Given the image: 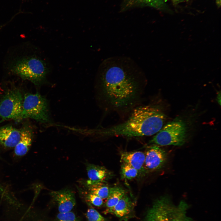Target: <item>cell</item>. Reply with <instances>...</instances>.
Instances as JSON below:
<instances>
[{"label": "cell", "instance_id": "5b68a950", "mask_svg": "<svg viewBox=\"0 0 221 221\" xmlns=\"http://www.w3.org/2000/svg\"><path fill=\"white\" fill-rule=\"evenodd\" d=\"M187 136L185 123L177 118L164 126L149 141V145L180 146L185 143Z\"/></svg>", "mask_w": 221, "mask_h": 221}, {"label": "cell", "instance_id": "52a82bcc", "mask_svg": "<svg viewBox=\"0 0 221 221\" xmlns=\"http://www.w3.org/2000/svg\"><path fill=\"white\" fill-rule=\"evenodd\" d=\"M23 97L19 90L14 89L7 91L0 101V117L2 120H21Z\"/></svg>", "mask_w": 221, "mask_h": 221}, {"label": "cell", "instance_id": "44dd1931", "mask_svg": "<svg viewBox=\"0 0 221 221\" xmlns=\"http://www.w3.org/2000/svg\"><path fill=\"white\" fill-rule=\"evenodd\" d=\"M56 221H80L75 213L71 211L59 213L56 216Z\"/></svg>", "mask_w": 221, "mask_h": 221}, {"label": "cell", "instance_id": "8992f818", "mask_svg": "<svg viewBox=\"0 0 221 221\" xmlns=\"http://www.w3.org/2000/svg\"><path fill=\"white\" fill-rule=\"evenodd\" d=\"M49 113L46 99L39 93L27 94L23 97L21 120L31 118L46 123L50 120Z\"/></svg>", "mask_w": 221, "mask_h": 221}, {"label": "cell", "instance_id": "7402d4cb", "mask_svg": "<svg viewBox=\"0 0 221 221\" xmlns=\"http://www.w3.org/2000/svg\"><path fill=\"white\" fill-rule=\"evenodd\" d=\"M216 3L218 7L220 6L221 5V0H216Z\"/></svg>", "mask_w": 221, "mask_h": 221}, {"label": "cell", "instance_id": "30bf717a", "mask_svg": "<svg viewBox=\"0 0 221 221\" xmlns=\"http://www.w3.org/2000/svg\"><path fill=\"white\" fill-rule=\"evenodd\" d=\"M50 195L57 203L59 213L71 211L76 205L75 194L70 189L52 191Z\"/></svg>", "mask_w": 221, "mask_h": 221}, {"label": "cell", "instance_id": "9a60e30c", "mask_svg": "<svg viewBox=\"0 0 221 221\" xmlns=\"http://www.w3.org/2000/svg\"><path fill=\"white\" fill-rule=\"evenodd\" d=\"M82 182L83 188L97 195L103 199H107L109 194L110 187L106 184V182L87 184L85 181Z\"/></svg>", "mask_w": 221, "mask_h": 221}, {"label": "cell", "instance_id": "8fae6325", "mask_svg": "<svg viewBox=\"0 0 221 221\" xmlns=\"http://www.w3.org/2000/svg\"><path fill=\"white\" fill-rule=\"evenodd\" d=\"M145 157V153L142 151L125 152L121 153V161L136 169L139 174H143Z\"/></svg>", "mask_w": 221, "mask_h": 221}, {"label": "cell", "instance_id": "d6986e66", "mask_svg": "<svg viewBox=\"0 0 221 221\" xmlns=\"http://www.w3.org/2000/svg\"><path fill=\"white\" fill-rule=\"evenodd\" d=\"M121 174L122 178L131 180L136 177L139 174L138 171L129 165L122 163Z\"/></svg>", "mask_w": 221, "mask_h": 221}, {"label": "cell", "instance_id": "ffe728a7", "mask_svg": "<svg viewBox=\"0 0 221 221\" xmlns=\"http://www.w3.org/2000/svg\"><path fill=\"white\" fill-rule=\"evenodd\" d=\"M86 216L87 221H108L107 219L92 207L88 209Z\"/></svg>", "mask_w": 221, "mask_h": 221}, {"label": "cell", "instance_id": "cb8c5ba5", "mask_svg": "<svg viewBox=\"0 0 221 221\" xmlns=\"http://www.w3.org/2000/svg\"><path fill=\"white\" fill-rule=\"evenodd\" d=\"M2 27H3V26L0 27V29H1L2 28Z\"/></svg>", "mask_w": 221, "mask_h": 221}, {"label": "cell", "instance_id": "5bb4252c", "mask_svg": "<svg viewBox=\"0 0 221 221\" xmlns=\"http://www.w3.org/2000/svg\"><path fill=\"white\" fill-rule=\"evenodd\" d=\"M20 140L14 147V152L18 156L25 155L28 152L31 145L32 133L29 129L25 128L21 130Z\"/></svg>", "mask_w": 221, "mask_h": 221}, {"label": "cell", "instance_id": "7c38bea8", "mask_svg": "<svg viewBox=\"0 0 221 221\" xmlns=\"http://www.w3.org/2000/svg\"><path fill=\"white\" fill-rule=\"evenodd\" d=\"M21 132L10 126L0 127V144L6 147H14L20 140Z\"/></svg>", "mask_w": 221, "mask_h": 221}, {"label": "cell", "instance_id": "7a4b0ae2", "mask_svg": "<svg viewBox=\"0 0 221 221\" xmlns=\"http://www.w3.org/2000/svg\"><path fill=\"white\" fill-rule=\"evenodd\" d=\"M166 116L157 106L149 104L134 108L125 122L110 127L95 130L103 137H126L150 136L162 128Z\"/></svg>", "mask_w": 221, "mask_h": 221}, {"label": "cell", "instance_id": "e0dca14e", "mask_svg": "<svg viewBox=\"0 0 221 221\" xmlns=\"http://www.w3.org/2000/svg\"><path fill=\"white\" fill-rule=\"evenodd\" d=\"M126 194L125 190L122 187L118 186L110 187L106 203V210L114 207Z\"/></svg>", "mask_w": 221, "mask_h": 221}, {"label": "cell", "instance_id": "603a6c76", "mask_svg": "<svg viewBox=\"0 0 221 221\" xmlns=\"http://www.w3.org/2000/svg\"><path fill=\"white\" fill-rule=\"evenodd\" d=\"M3 121L2 120H0V123H1L2 122H3Z\"/></svg>", "mask_w": 221, "mask_h": 221}, {"label": "cell", "instance_id": "2e32d148", "mask_svg": "<svg viewBox=\"0 0 221 221\" xmlns=\"http://www.w3.org/2000/svg\"><path fill=\"white\" fill-rule=\"evenodd\" d=\"M124 5L127 8L134 6H149L159 10L167 8L163 0H125Z\"/></svg>", "mask_w": 221, "mask_h": 221}, {"label": "cell", "instance_id": "ac0fdd59", "mask_svg": "<svg viewBox=\"0 0 221 221\" xmlns=\"http://www.w3.org/2000/svg\"><path fill=\"white\" fill-rule=\"evenodd\" d=\"M81 194L85 197L88 203L96 207H100L103 204V199L97 195L91 193L83 188H79Z\"/></svg>", "mask_w": 221, "mask_h": 221}, {"label": "cell", "instance_id": "3957f363", "mask_svg": "<svg viewBox=\"0 0 221 221\" xmlns=\"http://www.w3.org/2000/svg\"><path fill=\"white\" fill-rule=\"evenodd\" d=\"M14 53L7 60V71L39 85L44 83L49 71L46 60L38 52L27 47Z\"/></svg>", "mask_w": 221, "mask_h": 221}, {"label": "cell", "instance_id": "277c9868", "mask_svg": "<svg viewBox=\"0 0 221 221\" xmlns=\"http://www.w3.org/2000/svg\"><path fill=\"white\" fill-rule=\"evenodd\" d=\"M188 205L184 201L177 205L169 196H164L157 199L148 211L145 221H196L187 215Z\"/></svg>", "mask_w": 221, "mask_h": 221}, {"label": "cell", "instance_id": "ba28073f", "mask_svg": "<svg viewBox=\"0 0 221 221\" xmlns=\"http://www.w3.org/2000/svg\"><path fill=\"white\" fill-rule=\"evenodd\" d=\"M145 153L144 174L162 168L167 160L165 151L156 145H150Z\"/></svg>", "mask_w": 221, "mask_h": 221}, {"label": "cell", "instance_id": "6da1fadb", "mask_svg": "<svg viewBox=\"0 0 221 221\" xmlns=\"http://www.w3.org/2000/svg\"><path fill=\"white\" fill-rule=\"evenodd\" d=\"M100 96L106 108L128 110L137 103L146 84L145 73L132 59L114 56L105 59L97 73Z\"/></svg>", "mask_w": 221, "mask_h": 221}, {"label": "cell", "instance_id": "9c48e42d", "mask_svg": "<svg viewBox=\"0 0 221 221\" xmlns=\"http://www.w3.org/2000/svg\"><path fill=\"white\" fill-rule=\"evenodd\" d=\"M135 205V202L126 194L114 207L106 210V212L114 215L120 221H127L134 216Z\"/></svg>", "mask_w": 221, "mask_h": 221}, {"label": "cell", "instance_id": "4fadbf2b", "mask_svg": "<svg viewBox=\"0 0 221 221\" xmlns=\"http://www.w3.org/2000/svg\"><path fill=\"white\" fill-rule=\"evenodd\" d=\"M86 167L88 177V180L85 182L87 184L106 182L110 177V172L103 166L88 163Z\"/></svg>", "mask_w": 221, "mask_h": 221}]
</instances>
